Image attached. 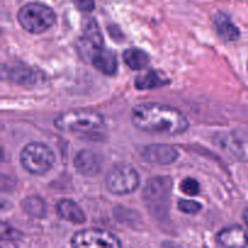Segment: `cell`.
I'll list each match as a JSON object with an SVG mask.
<instances>
[{"label":"cell","instance_id":"cell-22","mask_svg":"<svg viewBox=\"0 0 248 248\" xmlns=\"http://www.w3.org/2000/svg\"><path fill=\"white\" fill-rule=\"evenodd\" d=\"M0 232H1L2 241H19L22 237V234L18 230L15 229L11 225L6 224V223H1Z\"/></svg>","mask_w":248,"mask_h":248},{"label":"cell","instance_id":"cell-2","mask_svg":"<svg viewBox=\"0 0 248 248\" xmlns=\"http://www.w3.org/2000/svg\"><path fill=\"white\" fill-rule=\"evenodd\" d=\"M56 128L64 132L92 133L106 126V119L101 113L94 110H70L61 114L55 119Z\"/></svg>","mask_w":248,"mask_h":248},{"label":"cell","instance_id":"cell-20","mask_svg":"<svg viewBox=\"0 0 248 248\" xmlns=\"http://www.w3.org/2000/svg\"><path fill=\"white\" fill-rule=\"evenodd\" d=\"M179 189L186 195L195 196L200 193V184H199V182L195 178L188 177V178L182 181V183L179 184Z\"/></svg>","mask_w":248,"mask_h":248},{"label":"cell","instance_id":"cell-4","mask_svg":"<svg viewBox=\"0 0 248 248\" xmlns=\"http://www.w3.org/2000/svg\"><path fill=\"white\" fill-rule=\"evenodd\" d=\"M19 162L28 173L43 176L55 166L56 155L48 145L40 142H31L21 150Z\"/></svg>","mask_w":248,"mask_h":248},{"label":"cell","instance_id":"cell-24","mask_svg":"<svg viewBox=\"0 0 248 248\" xmlns=\"http://www.w3.org/2000/svg\"><path fill=\"white\" fill-rule=\"evenodd\" d=\"M244 220H245V224H246L248 228V208L244 212Z\"/></svg>","mask_w":248,"mask_h":248},{"label":"cell","instance_id":"cell-3","mask_svg":"<svg viewBox=\"0 0 248 248\" xmlns=\"http://www.w3.org/2000/svg\"><path fill=\"white\" fill-rule=\"evenodd\" d=\"M19 26L31 34H41L56 23V14L50 6L40 2H29L17 14Z\"/></svg>","mask_w":248,"mask_h":248},{"label":"cell","instance_id":"cell-21","mask_svg":"<svg viewBox=\"0 0 248 248\" xmlns=\"http://www.w3.org/2000/svg\"><path fill=\"white\" fill-rule=\"evenodd\" d=\"M177 207L182 213H186V215H196L202 210V205L194 200H179Z\"/></svg>","mask_w":248,"mask_h":248},{"label":"cell","instance_id":"cell-7","mask_svg":"<svg viewBox=\"0 0 248 248\" xmlns=\"http://www.w3.org/2000/svg\"><path fill=\"white\" fill-rule=\"evenodd\" d=\"M70 245L73 247H121L118 236L111 232L102 229H85L78 232L70 240Z\"/></svg>","mask_w":248,"mask_h":248},{"label":"cell","instance_id":"cell-8","mask_svg":"<svg viewBox=\"0 0 248 248\" xmlns=\"http://www.w3.org/2000/svg\"><path fill=\"white\" fill-rule=\"evenodd\" d=\"M213 142L225 154L241 162H248V136L240 132H220Z\"/></svg>","mask_w":248,"mask_h":248},{"label":"cell","instance_id":"cell-9","mask_svg":"<svg viewBox=\"0 0 248 248\" xmlns=\"http://www.w3.org/2000/svg\"><path fill=\"white\" fill-rule=\"evenodd\" d=\"M103 47V35L94 19H89L82 27V35L78 41V51L85 60L90 61L97 50Z\"/></svg>","mask_w":248,"mask_h":248},{"label":"cell","instance_id":"cell-6","mask_svg":"<svg viewBox=\"0 0 248 248\" xmlns=\"http://www.w3.org/2000/svg\"><path fill=\"white\" fill-rule=\"evenodd\" d=\"M140 177L137 170L128 164L114 165L106 177L107 189L114 195H128L140 186Z\"/></svg>","mask_w":248,"mask_h":248},{"label":"cell","instance_id":"cell-23","mask_svg":"<svg viewBox=\"0 0 248 248\" xmlns=\"http://www.w3.org/2000/svg\"><path fill=\"white\" fill-rule=\"evenodd\" d=\"M73 4L82 12H91L94 10L96 1L94 0H72Z\"/></svg>","mask_w":248,"mask_h":248},{"label":"cell","instance_id":"cell-18","mask_svg":"<svg viewBox=\"0 0 248 248\" xmlns=\"http://www.w3.org/2000/svg\"><path fill=\"white\" fill-rule=\"evenodd\" d=\"M123 58L126 64L133 70L145 69L150 63L149 55L137 47H130L124 51Z\"/></svg>","mask_w":248,"mask_h":248},{"label":"cell","instance_id":"cell-12","mask_svg":"<svg viewBox=\"0 0 248 248\" xmlns=\"http://www.w3.org/2000/svg\"><path fill=\"white\" fill-rule=\"evenodd\" d=\"M217 244L223 247H246L248 235L240 225H232L220 230L217 234Z\"/></svg>","mask_w":248,"mask_h":248},{"label":"cell","instance_id":"cell-17","mask_svg":"<svg viewBox=\"0 0 248 248\" xmlns=\"http://www.w3.org/2000/svg\"><path fill=\"white\" fill-rule=\"evenodd\" d=\"M170 80L162 78L156 70H148L144 74L138 75L135 79V86L138 90H154L165 86Z\"/></svg>","mask_w":248,"mask_h":248},{"label":"cell","instance_id":"cell-11","mask_svg":"<svg viewBox=\"0 0 248 248\" xmlns=\"http://www.w3.org/2000/svg\"><path fill=\"white\" fill-rule=\"evenodd\" d=\"M74 167L77 172L85 177H93L99 173L102 169V160L99 155L92 150L84 149L78 153L74 157Z\"/></svg>","mask_w":248,"mask_h":248},{"label":"cell","instance_id":"cell-1","mask_svg":"<svg viewBox=\"0 0 248 248\" xmlns=\"http://www.w3.org/2000/svg\"><path fill=\"white\" fill-rule=\"evenodd\" d=\"M131 121L138 130L156 135L177 136L189 128L188 118L179 109L152 102L133 107Z\"/></svg>","mask_w":248,"mask_h":248},{"label":"cell","instance_id":"cell-10","mask_svg":"<svg viewBox=\"0 0 248 248\" xmlns=\"http://www.w3.org/2000/svg\"><path fill=\"white\" fill-rule=\"evenodd\" d=\"M140 155L149 164L167 166L177 161L179 152L177 148L170 144H150L143 148Z\"/></svg>","mask_w":248,"mask_h":248},{"label":"cell","instance_id":"cell-25","mask_svg":"<svg viewBox=\"0 0 248 248\" xmlns=\"http://www.w3.org/2000/svg\"><path fill=\"white\" fill-rule=\"evenodd\" d=\"M247 69H248V63H247Z\"/></svg>","mask_w":248,"mask_h":248},{"label":"cell","instance_id":"cell-13","mask_svg":"<svg viewBox=\"0 0 248 248\" xmlns=\"http://www.w3.org/2000/svg\"><path fill=\"white\" fill-rule=\"evenodd\" d=\"M91 63L104 75H114L118 70V60L113 51L101 47L91 57Z\"/></svg>","mask_w":248,"mask_h":248},{"label":"cell","instance_id":"cell-15","mask_svg":"<svg viewBox=\"0 0 248 248\" xmlns=\"http://www.w3.org/2000/svg\"><path fill=\"white\" fill-rule=\"evenodd\" d=\"M215 26L218 35L227 43H234L240 38V31L228 15L219 12L215 17Z\"/></svg>","mask_w":248,"mask_h":248},{"label":"cell","instance_id":"cell-16","mask_svg":"<svg viewBox=\"0 0 248 248\" xmlns=\"http://www.w3.org/2000/svg\"><path fill=\"white\" fill-rule=\"evenodd\" d=\"M4 75L11 81L21 85H35L40 80V74L38 70L31 67H22V65L9 68L7 72L4 70Z\"/></svg>","mask_w":248,"mask_h":248},{"label":"cell","instance_id":"cell-19","mask_svg":"<svg viewBox=\"0 0 248 248\" xmlns=\"http://www.w3.org/2000/svg\"><path fill=\"white\" fill-rule=\"evenodd\" d=\"M22 208L24 212L33 218H44L46 215V205L44 200L39 196H29L22 202Z\"/></svg>","mask_w":248,"mask_h":248},{"label":"cell","instance_id":"cell-5","mask_svg":"<svg viewBox=\"0 0 248 248\" xmlns=\"http://www.w3.org/2000/svg\"><path fill=\"white\" fill-rule=\"evenodd\" d=\"M172 191V179L170 177H155L147 182L143 190V199L154 217L161 218L167 213Z\"/></svg>","mask_w":248,"mask_h":248},{"label":"cell","instance_id":"cell-14","mask_svg":"<svg viewBox=\"0 0 248 248\" xmlns=\"http://www.w3.org/2000/svg\"><path fill=\"white\" fill-rule=\"evenodd\" d=\"M56 212L61 219L67 220L73 224H82L86 222V216L84 211L80 208L78 203L69 199H62L58 201L56 205Z\"/></svg>","mask_w":248,"mask_h":248}]
</instances>
